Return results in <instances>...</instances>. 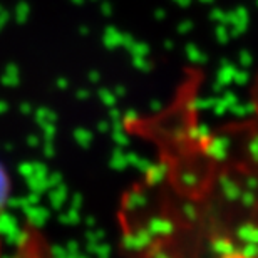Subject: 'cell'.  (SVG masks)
<instances>
[{"label": "cell", "instance_id": "1", "mask_svg": "<svg viewBox=\"0 0 258 258\" xmlns=\"http://www.w3.org/2000/svg\"><path fill=\"white\" fill-rule=\"evenodd\" d=\"M138 124L153 159L122 196V258H258V119L208 127L184 102Z\"/></svg>", "mask_w": 258, "mask_h": 258}]
</instances>
